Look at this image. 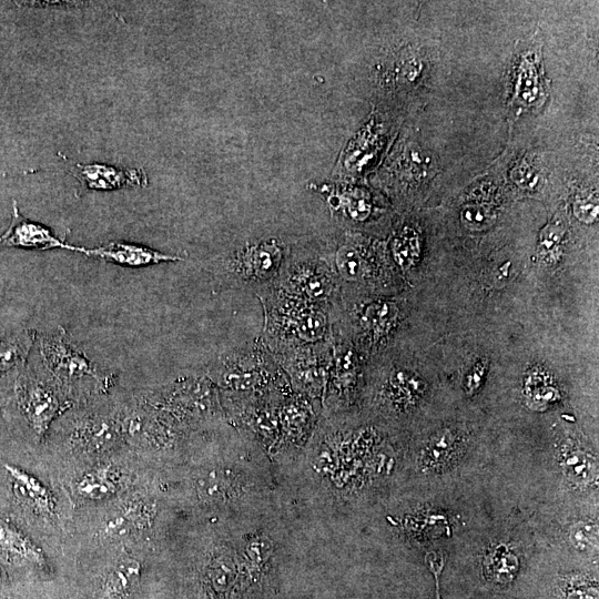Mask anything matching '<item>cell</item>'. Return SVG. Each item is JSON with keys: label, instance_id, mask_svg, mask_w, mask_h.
<instances>
[{"label": "cell", "instance_id": "9a60e30c", "mask_svg": "<svg viewBox=\"0 0 599 599\" xmlns=\"http://www.w3.org/2000/svg\"><path fill=\"white\" fill-rule=\"evenodd\" d=\"M464 441L451 429L435 434L423 448L419 465L426 471L444 470L453 466L461 456Z\"/></svg>", "mask_w": 599, "mask_h": 599}, {"label": "cell", "instance_id": "f546056e", "mask_svg": "<svg viewBox=\"0 0 599 599\" xmlns=\"http://www.w3.org/2000/svg\"><path fill=\"white\" fill-rule=\"evenodd\" d=\"M3 571H2V568L0 567V587L1 585L3 583Z\"/></svg>", "mask_w": 599, "mask_h": 599}, {"label": "cell", "instance_id": "2e32d148", "mask_svg": "<svg viewBox=\"0 0 599 599\" xmlns=\"http://www.w3.org/2000/svg\"><path fill=\"white\" fill-rule=\"evenodd\" d=\"M559 465L570 484L578 488L585 489L597 483V458L578 445H565L561 448Z\"/></svg>", "mask_w": 599, "mask_h": 599}, {"label": "cell", "instance_id": "cb8c5ba5", "mask_svg": "<svg viewBox=\"0 0 599 599\" xmlns=\"http://www.w3.org/2000/svg\"><path fill=\"white\" fill-rule=\"evenodd\" d=\"M568 540L579 551H589L597 548L598 525L593 520L575 522L568 531Z\"/></svg>", "mask_w": 599, "mask_h": 599}, {"label": "cell", "instance_id": "f1b7e54d", "mask_svg": "<svg viewBox=\"0 0 599 599\" xmlns=\"http://www.w3.org/2000/svg\"><path fill=\"white\" fill-rule=\"evenodd\" d=\"M463 220L469 226L480 227L489 223V214L478 206H469L463 212Z\"/></svg>", "mask_w": 599, "mask_h": 599}, {"label": "cell", "instance_id": "5bb4252c", "mask_svg": "<svg viewBox=\"0 0 599 599\" xmlns=\"http://www.w3.org/2000/svg\"><path fill=\"white\" fill-rule=\"evenodd\" d=\"M339 280L342 290L368 282L375 276L367 252L353 241H345L332 254L322 252Z\"/></svg>", "mask_w": 599, "mask_h": 599}, {"label": "cell", "instance_id": "52a82bcc", "mask_svg": "<svg viewBox=\"0 0 599 599\" xmlns=\"http://www.w3.org/2000/svg\"><path fill=\"white\" fill-rule=\"evenodd\" d=\"M17 407L31 430L42 436L61 409L53 385L33 370H26L14 383Z\"/></svg>", "mask_w": 599, "mask_h": 599}, {"label": "cell", "instance_id": "83f0119b", "mask_svg": "<svg viewBox=\"0 0 599 599\" xmlns=\"http://www.w3.org/2000/svg\"><path fill=\"white\" fill-rule=\"evenodd\" d=\"M512 179L521 187L531 189L538 181V174L531 165L522 162L514 169Z\"/></svg>", "mask_w": 599, "mask_h": 599}, {"label": "cell", "instance_id": "7c38bea8", "mask_svg": "<svg viewBox=\"0 0 599 599\" xmlns=\"http://www.w3.org/2000/svg\"><path fill=\"white\" fill-rule=\"evenodd\" d=\"M423 392L419 377L403 366L392 365L380 376L376 400L389 412L400 413L416 404Z\"/></svg>", "mask_w": 599, "mask_h": 599}, {"label": "cell", "instance_id": "8fae6325", "mask_svg": "<svg viewBox=\"0 0 599 599\" xmlns=\"http://www.w3.org/2000/svg\"><path fill=\"white\" fill-rule=\"evenodd\" d=\"M0 562L10 568H42L45 556L41 547L17 522L0 515Z\"/></svg>", "mask_w": 599, "mask_h": 599}, {"label": "cell", "instance_id": "d4e9b609", "mask_svg": "<svg viewBox=\"0 0 599 599\" xmlns=\"http://www.w3.org/2000/svg\"><path fill=\"white\" fill-rule=\"evenodd\" d=\"M532 67L521 69L517 84V93L527 104H534L542 94L538 73Z\"/></svg>", "mask_w": 599, "mask_h": 599}, {"label": "cell", "instance_id": "44dd1931", "mask_svg": "<svg viewBox=\"0 0 599 599\" xmlns=\"http://www.w3.org/2000/svg\"><path fill=\"white\" fill-rule=\"evenodd\" d=\"M77 494L90 500H102L118 490V479L111 467H100L85 473L75 485Z\"/></svg>", "mask_w": 599, "mask_h": 599}, {"label": "cell", "instance_id": "5b68a950", "mask_svg": "<svg viewBox=\"0 0 599 599\" xmlns=\"http://www.w3.org/2000/svg\"><path fill=\"white\" fill-rule=\"evenodd\" d=\"M35 339L44 369L60 385L85 379L102 385L110 380L111 375L103 373L62 327L35 334Z\"/></svg>", "mask_w": 599, "mask_h": 599}, {"label": "cell", "instance_id": "7402d4cb", "mask_svg": "<svg viewBox=\"0 0 599 599\" xmlns=\"http://www.w3.org/2000/svg\"><path fill=\"white\" fill-rule=\"evenodd\" d=\"M392 253L397 265L403 270H408L419 254L416 232L409 227H404L398 232L392 242Z\"/></svg>", "mask_w": 599, "mask_h": 599}, {"label": "cell", "instance_id": "4fadbf2b", "mask_svg": "<svg viewBox=\"0 0 599 599\" xmlns=\"http://www.w3.org/2000/svg\"><path fill=\"white\" fill-rule=\"evenodd\" d=\"M79 253L134 268L146 267L163 262H179L185 260L180 255L163 253L149 246L122 241H111L93 248L80 246Z\"/></svg>", "mask_w": 599, "mask_h": 599}, {"label": "cell", "instance_id": "4316f807", "mask_svg": "<svg viewBox=\"0 0 599 599\" xmlns=\"http://www.w3.org/2000/svg\"><path fill=\"white\" fill-rule=\"evenodd\" d=\"M562 229L559 225H548L540 234L539 247L542 254L550 255L554 253L556 245L562 236Z\"/></svg>", "mask_w": 599, "mask_h": 599}, {"label": "cell", "instance_id": "9c48e42d", "mask_svg": "<svg viewBox=\"0 0 599 599\" xmlns=\"http://www.w3.org/2000/svg\"><path fill=\"white\" fill-rule=\"evenodd\" d=\"M70 174L79 181L81 191H114L148 184L142 169H122L101 163H73Z\"/></svg>", "mask_w": 599, "mask_h": 599}, {"label": "cell", "instance_id": "277c9868", "mask_svg": "<svg viewBox=\"0 0 599 599\" xmlns=\"http://www.w3.org/2000/svg\"><path fill=\"white\" fill-rule=\"evenodd\" d=\"M274 284L309 303L333 307L341 298L342 286L322 252L288 248Z\"/></svg>", "mask_w": 599, "mask_h": 599}, {"label": "cell", "instance_id": "7a4b0ae2", "mask_svg": "<svg viewBox=\"0 0 599 599\" xmlns=\"http://www.w3.org/2000/svg\"><path fill=\"white\" fill-rule=\"evenodd\" d=\"M209 373L219 384L235 390H276L287 384V376L261 336L219 356Z\"/></svg>", "mask_w": 599, "mask_h": 599}, {"label": "cell", "instance_id": "603a6c76", "mask_svg": "<svg viewBox=\"0 0 599 599\" xmlns=\"http://www.w3.org/2000/svg\"><path fill=\"white\" fill-rule=\"evenodd\" d=\"M560 590L564 599H598L597 581L583 573L566 576Z\"/></svg>", "mask_w": 599, "mask_h": 599}, {"label": "cell", "instance_id": "ac0fdd59", "mask_svg": "<svg viewBox=\"0 0 599 599\" xmlns=\"http://www.w3.org/2000/svg\"><path fill=\"white\" fill-rule=\"evenodd\" d=\"M141 565L134 559H124L114 565L102 580L95 599H124L138 585Z\"/></svg>", "mask_w": 599, "mask_h": 599}, {"label": "cell", "instance_id": "30bf717a", "mask_svg": "<svg viewBox=\"0 0 599 599\" xmlns=\"http://www.w3.org/2000/svg\"><path fill=\"white\" fill-rule=\"evenodd\" d=\"M0 247L40 251L63 248L78 253L80 248L60 240L49 227L26 219L20 214L16 201L12 203L11 222L7 231L0 235Z\"/></svg>", "mask_w": 599, "mask_h": 599}, {"label": "cell", "instance_id": "4dcf8cb0", "mask_svg": "<svg viewBox=\"0 0 599 599\" xmlns=\"http://www.w3.org/2000/svg\"><path fill=\"white\" fill-rule=\"evenodd\" d=\"M437 599H440L439 593H438V589H437Z\"/></svg>", "mask_w": 599, "mask_h": 599}, {"label": "cell", "instance_id": "3957f363", "mask_svg": "<svg viewBox=\"0 0 599 599\" xmlns=\"http://www.w3.org/2000/svg\"><path fill=\"white\" fill-rule=\"evenodd\" d=\"M287 253L275 238L246 242L222 258L213 274L220 286L255 293L275 282Z\"/></svg>", "mask_w": 599, "mask_h": 599}, {"label": "cell", "instance_id": "ffe728a7", "mask_svg": "<svg viewBox=\"0 0 599 599\" xmlns=\"http://www.w3.org/2000/svg\"><path fill=\"white\" fill-rule=\"evenodd\" d=\"M319 192L325 195L333 212L341 213L348 220L363 222L372 213L369 196L362 190H342L324 185Z\"/></svg>", "mask_w": 599, "mask_h": 599}, {"label": "cell", "instance_id": "8992f818", "mask_svg": "<svg viewBox=\"0 0 599 599\" xmlns=\"http://www.w3.org/2000/svg\"><path fill=\"white\" fill-rule=\"evenodd\" d=\"M270 353L300 393L318 397L326 388L332 363L331 339L317 344L286 346Z\"/></svg>", "mask_w": 599, "mask_h": 599}, {"label": "cell", "instance_id": "484cf974", "mask_svg": "<svg viewBox=\"0 0 599 599\" xmlns=\"http://www.w3.org/2000/svg\"><path fill=\"white\" fill-rule=\"evenodd\" d=\"M575 214L585 223H592L598 215V200L597 195L589 193L582 196H578L575 202Z\"/></svg>", "mask_w": 599, "mask_h": 599}, {"label": "cell", "instance_id": "d6986e66", "mask_svg": "<svg viewBox=\"0 0 599 599\" xmlns=\"http://www.w3.org/2000/svg\"><path fill=\"white\" fill-rule=\"evenodd\" d=\"M519 570V559L515 550L507 544H496L486 550L483 558L485 578L505 586L512 582Z\"/></svg>", "mask_w": 599, "mask_h": 599}, {"label": "cell", "instance_id": "ba28073f", "mask_svg": "<svg viewBox=\"0 0 599 599\" xmlns=\"http://www.w3.org/2000/svg\"><path fill=\"white\" fill-rule=\"evenodd\" d=\"M0 475L4 479L10 499L20 509L42 516L54 511V498L48 486L32 471L10 460L0 461Z\"/></svg>", "mask_w": 599, "mask_h": 599}, {"label": "cell", "instance_id": "e0dca14e", "mask_svg": "<svg viewBox=\"0 0 599 599\" xmlns=\"http://www.w3.org/2000/svg\"><path fill=\"white\" fill-rule=\"evenodd\" d=\"M34 341L35 334L29 329L0 334V377L24 367Z\"/></svg>", "mask_w": 599, "mask_h": 599}, {"label": "cell", "instance_id": "6da1fadb", "mask_svg": "<svg viewBox=\"0 0 599 599\" xmlns=\"http://www.w3.org/2000/svg\"><path fill=\"white\" fill-rule=\"evenodd\" d=\"M263 308L261 338L270 352L331 339L332 308L286 293L274 283L254 293Z\"/></svg>", "mask_w": 599, "mask_h": 599}]
</instances>
